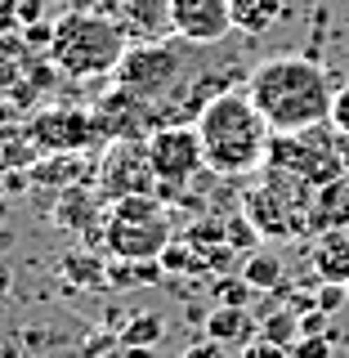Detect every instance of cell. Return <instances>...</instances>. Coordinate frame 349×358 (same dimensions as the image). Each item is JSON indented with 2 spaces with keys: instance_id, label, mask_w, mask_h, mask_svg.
Returning <instances> with one entry per match:
<instances>
[{
  "instance_id": "cell-10",
  "label": "cell",
  "mask_w": 349,
  "mask_h": 358,
  "mask_svg": "<svg viewBox=\"0 0 349 358\" xmlns=\"http://www.w3.org/2000/svg\"><path fill=\"white\" fill-rule=\"evenodd\" d=\"M152 166H148V148H139V139H126V143H112L108 162H104V179H99V193L108 201H121V197H139V193H152Z\"/></svg>"
},
{
  "instance_id": "cell-8",
  "label": "cell",
  "mask_w": 349,
  "mask_h": 358,
  "mask_svg": "<svg viewBox=\"0 0 349 358\" xmlns=\"http://www.w3.org/2000/svg\"><path fill=\"white\" fill-rule=\"evenodd\" d=\"M166 27L188 45H220L233 27L229 0H166Z\"/></svg>"
},
{
  "instance_id": "cell-5",
  "label": "cell",
  "mask_w": 349,
  "mask_h": 358,
  "mask_svg": "<svg viewBox=\"0 0 349 358\" xmlns=\"http://www.w3.org/2000/svg\"><path fill=\"white\" fill-rule=\"evenodd\" d=\"M104 246L112 260H162L171 251V220L152 193L112 201L104 220Z\"/></svg>"
},
{
  "instance_id": "cell-19",
  "label": "cell",
  "mask_w": 349,
  "mask_h": 358,
  "mask_svg": "<svg viewBox=\"0 0 349 358\" xmlns=\"http://www.w3.org/2000/svg\"><path fill=\"white\" fill-rule=\"evenodd\" d=\"M224 238H229V246H233V251H242V246H251L255 238H260V233H255V224L242 215V220H233L229 229H224Z\"/></svg>"
},
{
  "instance_id": "cell-18",
  "label": "cell",
  "mask_w": 349,
  "mask_h": 358,
  "mask_svg": "<svg viewBox=\"0 0 349 358\" xmlns=\"http://www.w3.org/2000/svg\"><path fill=\"white\" fill-rule=\"evenodd\" d=\"M296 336H300L296 313H273V318L260 327V341H273V345H296Z\"/></svg>"
},
{
  "instance_id": "cell-1",
  "label": "cell",
  "mask_w": 349,
  "mask_h": 358,
  "mask_svg": "<svg viewBox=\"0 0 349 358\" xmlns=\"http://www.w3.org/2000/svg\"><path fill=\"white\" fill-rule=\"evenodd\" d=\"M242 90L251 94V103L260 108L273 134H296L332 121L336 94L327 81V67L305 59V54H278V59L255 63Z\"/></svg>"
},
{
  "instance_id": "cell-22",
  "label": "cell",
  "mask_w": 349,
  "mask_h": 358,
  "mask_svg": "<svg viewBox=\"0 0 349 358\" xmlns=\"http://www.w3.org/2000/svg\"><path fill=\"white\" fill-rule=\"evenodd\" d=\"M184 358H229V350H224L220 341H211V336H206V341L188 345V350H184Z\"/></svg>"
},
{
  "instance_id": "cell-3",
  "label": "cell",
  "mask_w": 349,
  "mask_h": 358,
  "mask_svg": "<svg viewBox=\"0 0 349 358\" xmlns=\"http://www.w3.org/2000/svg\"><path fill=\"white\" fill-rule=\"evenodd\" d=\"M126 31L121 22H112L104 14H90V9H76V14H63L54 22V41H50V63L59 67L63 76H76V81H90V76H112L126 59Z\"/></svg>"
},
{
  "instance_id": "cell-2",
  "label": "cell",
  "mask_w": 349,
  "mask_h": 358,
  "mask_svg": "<svg viewBox=\"0 0 349 358\" xmlns=\"http://www.w3.org/2000/svg\"><path fill=\"white\" fill-rule=\"evenodd\" d=\"M197 139L206 152V171L220 179L260 171V166H269V148H273V130L246 90H224V94L201 103Z\"/></svg>"
},
{
  "instance_id": "cell-16",
  "label": "cell",
  "mask_w": 349,
  "mask_h": 358,
  "mask_svg": "<svg viewBox=\"0 0 349 358\" xmlns=\"http://www.w3.org/2000/svg\"><path fill=\"white\" fill-rule=\"evenodd\" d=\"M162 336H166V322L157 318V313H134L126 327H121L117 345H126V350H152Z\"/></svg>"
},
{
  "instance_id": "cell-14",
  "label": "cell",
  "mask_w": 349,
  "mask_h": 358,
  "mask_svg": "<svg viewBox=\"0 0 349 358\" xmlns=\"http://www.w3.org/2000/svg\"><path fill=\"white\" fill-rule=\"evenodd\" d=\"M233 5V27L246 36H264L283 18V0H229Z\"/></svg>"
},
{
  "instance_id": "cell-24",
  "label": "cell",
  "mask_w": 349,
  "mask_h": 358,
  "mask_svg": "<svg viewBox=\"0 0 349 358\" xmlns=\"http://www.w3.org/2000/svg\"><path fill=\"white\" fill-rule=\"evenodd\" d=\"M238 287H242V282H229V278L220 282V300H224V305H238V309H242V300H246V296H242Z\"/></svg>"
},
{
  "instance_id": "cell-13",
  "label": "cell",
  "mask_w": 349,
  "mask_h": 358,
  "mask_svg": "<svg viewBox=\"0 0 349 358\" xmlns=\"http://www.w3.org/2000/svg\"><path fill=\"white\" fill-rule=\"evenodd\" d=\"M27 76H31V45L14 31H0V90H14Z\"/></svg>"
},
{
  "instance_id": "cell-4",
  "label": "cell",
  "mask_w": 349,
  "mask_h": 358,
  "mask_svg": "<svg viewBox=\"0 0 349 358\" xmlns=\"http://www.w3.org/2000/svg\"><path fill=\"white\" fill-rule=\"evenodd\" d=\"M269 171H287V175L305 179L309 188H327L341 175H349V139L332 121L296 130V134H273Z\"/></svg>"
},
{
  "instance_id": "cell-20",
  "label": "cell",
  "mask_w": 349,
  "mask_h": 358,
  "mask_svg": "<svg viewBox=\"0 0 349 358\" xmlns=\"http://www.w3.org/2000/svg\"><path fill=\"white\" fill-rule=\"evenodd\" d=\"M332 126L349 139V85L336 90V99H332Z\"/></svg>"
},
{
  "instance_id": "cell-21",
  "label": "cell",
  "mask_w": 349,
  "mask_h": 358,
  "mask_svg": "<svg viewBox=\"0 0 349 358\" xmlns=\"http://www.w3.org/2000/svg\"><path fill=\"white\" fill-rule=\"evenodd\" d=\"M242 358H287V350L283 345H273V341H246V350H242Z\"/></svg>"
},
{
  "instance_id": "cell-15",
  "label": "cell",
  "mask_w": 349,
  "mask_h": 358,
  "mask_svg": "<svg viewBox=\"0 0 349 358\" xmlns=\"http://www.w3.org/2000/svg\"><path fill=\"white\" fill-rule=\"evenodd\" d=\"M206 336H211V341H220V345H242V341H251V336H255V322L246 318V309H238V305H220L206 318Z\"/></svg>"
},
{
  "instance_id": "cell-7",
  "label": "cell",
  "mask_w": 349,
  "mask_h": 358,
  "mask_svg": "<svg viewBox=\"0 0 349 358\" xmlns=\"http://www.w3.org/2000/svg\"><path fill=\"white\" fill-rule=\"evenodd\" d=\"M179 67H184V59H179L171 45L143 41V45H134V50H126V59H121L117 72H112V81L121 90H130L134 99L152 103V99H162L166 90L179 81Z\"/></svg>"
},
{
  "instance_id": "cell-17",
  "label": "cell",
  "mask_w": 349,
  "mask_h": 358,
  "mask_svg": "<svg viewBox=\"0 0 349 358\" xmlns=\"http://www.w3.org/2000/svg\"><path fill=\"white\" fill-rule=\"evenodd\" d=\"M246 287H255V291L283 287V260L269 255V251H255L251 260H246Z\"/></svg>"
},
{
  "instance_id": "cell-11",
  "label": "cell",
  "mask_w": 349,
  "mask_h": 358,
  "mask_svg": "<svg viewBox=\"0 0 349 358\" xmlns=\"http://www.w3.org/2000/svg\"><path fill=\"white\" fill-rule=\"evenodd\" d=\"M309 260H313V273H318V282L349 287V229H327V233H313Z\"/></svg>"
},
{
  "instance_id": "cell-6",
  "label": "cell",
  "mask_w": 349,
  "mask_h": 358,
  "mask_svg": "<svg viewBox=\"0 0 349 358\" xmlns=\"http://www.w3.org/2000/svg\"><path fill=\"white\" fill-rule=\"evenodd\" d=\"M143 148H148V166H152L157 184H166V188H188L206 171V152H201L197 126H162L148 134Z\"/></svg>"
},
{
  "instance_id": "cell-9",
  "label": "cell",
  "mask_w": 349,
  "mask_h": 358,
  "mask_svg": "<svg viewBox=\"0 0 349 358\" xmlns=\"http://www.w3.org/2000/svg\"><path fill=\"white\" fill-rule=\"evenodd\" d=\"M31 139H36V148H45V152H85L90 143H99L104 134H99L94 112L54 108V112H41V117L31 121Z\"/></svg>"
},
{
  "instance_id": "cell-12",
  "label": "cell",
  "mask_w": 349,
  "mask_h": 358,
  "mask_svg": "<svg viewBox=\"0 0 349 358\" xmlns=\"http://www.w3.org/2000/svg\"><path fill=\"white\" fill-rule=\"evenodd\" d=\"M309 229L327 233V229H349V175H341L327 188H313V206H309Z\"/></svg>"
},
{
  "instance_id": "cell-23",
  "label": "cell",
  "mask_w": 349,
  "mask_h": 358,
  "mask_svg": "<svg viewBox=\"0 0 349 358\" xmlns=\"http://www.w3.org/2000/svg\"><path fill=\"white\" fill-rule=\"evenodd\" d=\"M296 358H327V341H300Z\"/></svg>"
}]
</instances>
